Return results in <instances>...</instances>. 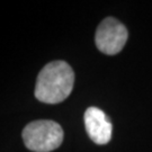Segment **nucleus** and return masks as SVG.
I'll return each mask as SVG.
<instances>
[{"label":"nucleus","mask_w":152,"mask_h":152,"mask_svg":"<svg viewBox=\"0 0 152 152\" xmlns=\"http://www.w3.org/2000/svg\"><path fill=\"white\" fill-rule=\"evenodd\" d=\"M24 143L34 152H51L63 141V130L54 121L41 120L25 126L22 133Z\"/></svg>","instance_id":"nucleus-2"},{"label":"nucleus","mask_w":152,"mask_h":152,"mask_svg":"<svg viewBox=\"0 0 152 152\" xmlns=\"http://www.w3.org/2000/svg\"><path fill=\"white\" fill-rule=\"evenodd\" d=\"M127 29L115 18L108 17L100 23L96 32L95 42L98 50L104 54H117L127 41Z\"/></svg>","instance_id":"nucleus-3"},{"label":"nucleus","mask_w":152,"mask_h":152,"mask_svg":"<svg viewBox=\"0 0 152 152\" xmlns=\"http://www.w3.org/2000/svg\"><path fill=\"white\" fill-rule=\"evenodd\" d=\"M75 83V73L64 61H53L38 73L35 97L45 104H59L68 98Z\"/></svg>","instance_id":"nucleus-1"},{"label":"nucleus","mask_w":152,"mask_h":152,"mask_svg":"<svg viewBox=\"0 0 152 152\" xmlns=\"http://www.w3.org/2000/svg\"><path fill=\"white\" fill-rule=\"evenodd\" d=\"M88 135L96 144H107L112 139L113 125L107 115L97 107H89L83 115Z\"/></svg>","instance_id":"nucleus-4"}]
</instances>
